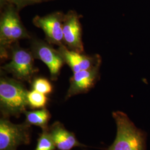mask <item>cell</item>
<instances>
[{
    "instance_id": "obj_1",
    "label": "cell",
    "mask_w": 150,
    "mask_h": 150,
    "mask_svg": "<svg viewBox=\"0 0 150 150\" xmlns=\"http://www.w3.org/2000/svg\"><path fill=\"white\" fill-rule=\"evenodd\" d=\"M117 126L116 136L107 150H146V134L136 127L128 116L121 111L112 113Z\"/></svg>"
},
{
    "instance_id": "obj_2",
    "label": "cell",
    "mask_w": 150,
    "mask_h": 150,
    "mask_svg": "<svg viewBox=\"0 0 150 150\" xmlns=\"http://www.w3.org/2000/svg\"><path fill=\"white\" fill-rule=\"evenodd\" d=\"M28 91L17 81L2 77L0 81V105L3 117H18L28 105Z\"/></svg>"
},
{
    "instance_id": "obj_3",
    "label": "cell",
    "mask_w": 150,
    "mask_h": 150,
    "mask_svg": "<svg viewBox=\"0 0 150 150\" xmlns=\"http://www.w3.org/2000/svg\"><path fill=\"white\" fill-rule=\"evenodd\" d=\"M31 125L25 122L21 124L11 122L8 118L0 120V150H17L21 145L31 141Z\"/></svg>"
},
{
    "instance_id": "obj_4",
    "label": "cell",
    "mask_w": 150,
    "mask_h": 150,
    "mask_svg": "<svg viewBox=\"0 0 150 150\" xmlns=\"http://www.w3.org/2000/svg\"><path fill=\"white\" fill-rule=\"evenodd\" d=\"M3 69L19 80H28L34 72L32 54L25 50L15 49L10 62L5 65Z\"/></svg>"
},
{
    "instance_id": "obj_5",
    "label": "cell",
    "mask_w": 150,
    "mask_h": 150,
    "mask_svg": "<svg viewBox=\"0 0 150 150\" xmlns=\"http://www.w3.org/2000/svg\"><path fill=\"white\" fill-rule=\"evenodd\" d=\"M64 16L61 12H56L43 17L36 16L33 22L36 26L43 30L50 41L61 45L64 40L63 22Z\"/></svg>"
},
{
    "instance_id": "obj_6",
    "label": "cell",
    "mask_w": 150,
    "mask_h": 150,
    "mask_svg": "<svg viewBox=\"0 0 150 150\" xmlns=\"http://www.w3.org/2000/svg\"><path fill=\"white\" fill-rule=\"evenodd\" d=\"M32 47L34 55L47 66L52 79L56 80L64 61L59 52L38 41L33 42Z\"/></svg>"
},
{
    "instance_id": "obj_7",
    "label": "cell",
    "mask_w": 150,
    "mask_h": 150,
    "mask_svg": "<svg viewBox=\"0 0 150 150\" xmlns=\"http://www.w3.org/2000/svg\"><path fill=\"white\" fill-rule=\"evenodd\" d=\"M63 35L64 42L72 51L79 53L83 51L79 16L75 11H69L64 16Z\"/></svg>"
},
{
    "instance_id": "obj_8",
    "label": "cell",
    "mask_w": 150,
    "mask_h": 150,
    "mask_svg": "<svg viewBox=\"0 0 150 150\" xmlns=\"http://www.w3.org/2000/svg\"><path fill=\"white\" fill-rule=\"evenodd\" d=\"M97 65L89 70H81L74 73L70 79V85L66 98L86 92L96 83L99 76V68Z\"/></svg>"
},
{
    "instance_id": "obj_9",
    "label": "cell",
    "mask_w": 150,
    "mask_h": 150,
    "mask_svg": "<svg viewBox=\"0 0 150 150\" xmlns=\"http://www.w3.org/2000/svg\"><path fill=\"white\" fill-rule=\"evenodd\" d=\"M48 131L58 150H71L76 147H86L78 141L73 132L68 131L59 122H54L48 128Z\"/></svg>"
},
{
    "instance_id": "obj_10",
    "label": "cell",
    "mask_w": 150,
    "mask_h": 150,
    "mask_svg": "<svg viewBox=\"0 0 150 150\" xmlns=\"http://www.w3.org/2000/svg\"><path fill=\"white\" fill-rule=\"evenodd\" d=\"M26 121L30 125H35L40 127L42 130L48 129V123L51 118V115L46 108L32 111H25Z\"/></svg>"
},
{
    "instance_id": "obj_11",
    "label": "cell",
    "mask_w": 150,
    "mask_h": 150,
    "mask_svg": "<svg viewBox=\"0 0 150 150\" xmlns=\"http://www.w3.org/2000/svg\"><path fill=\"white\" fill-rule=\"evenodd\" d=\"M72 54L76 62L79 64L81 70H89L96 66L101 64V59L98 56L89 57L82 55L80 53L74 51H72Z\"/></svg>"
},
{
    "instance_id": "obj_12",
    "label": "cell",
    "mask_w": 150,
    "mask_h": 150,
    "mask_svg": "<svg viewBox=\"0 0 150 150\" xmlns=\"http://www.w3.org/2000/svg\"><path fill=\"white\" fill-rule=\"evenodd\" d=\"M56 147L48 129L42 130L38 139V144L35 150H54Z\"/></svg>"
},
{
    "instance_id": "obj_13",
    "label": "cell",
    "mask_w": 150,
    "mask_h": 150,
    "mask_svg": "<svg viewBox=\"0 0 150 150\" xmlns=\"http://www.w3.org/2000/svg\"><path fill=\"white\" fill-rule=\"evenodd\" d=\"M27 100L28 105L32 108H42L47 101L45 94L33 90L28 92Z\"/></svg>"
},
{
    "instance_id": "obj_14",
    "label": "cell",
    "mask_w": 150,
    "mask_h": 150,
    "mask_svg": "<svg viewBox=\"0 0 150 150\" xmlns=\"http://www.w3.org/2000/svg\"><path fill=\"white\" fill-rule=\"evenodd\" d=\"M58 51L62 56L64 61L69 64V66H70L74 73L79 72L81 70L79 64L76 62L75 57L73 55L72 51H70L64 46L61 45H59Z\"/></svg>"
},
{
    "instance_id": "obj_15",
    "label": "cell",
    "mask_w": 150,
    "mask_h": 150,
    "mask_svg": "<svg viewBox=\"0 0 150 150\" xmlns=\"http://www.w3.org/2000/svg\"><path fill=\"white\" fill-rule=\"evenodd\" d=\"M33 88L45 95L48 94L52 91V86L47 80L40 78L34 81L33 83Z\"/></svg>"
},
{
    "instance_id": "obj_16",
    "label": "cell",
    "mask_w": 150,
    "mask_h": 150,
    "mask_svg": "<svg viewBox=\"0 0 150 150\" xmlns=\"http://www.w3.org/2000/svg\"><path fill=\"white\" fill-rule=\"evenodd\" d=\"M2 4H7L14 6L17 10L23 7L40 2V0H1Z\"/></svg>"
},
{
    "instance_id": "obj_17",
    "label": "cell",
    "mask_w": 150,
    "mask_h": 150,
    "mask_svg": "<svg viewBox=\"0 0 150 150\" xmlns=\"http://www.w3.org/2000/svg\"><path fill=\"white\" fill-rule=\"evenodd\" d=\"M40 1H41H41H46V0H40Z\"/></svg>"
}]
</instances>
